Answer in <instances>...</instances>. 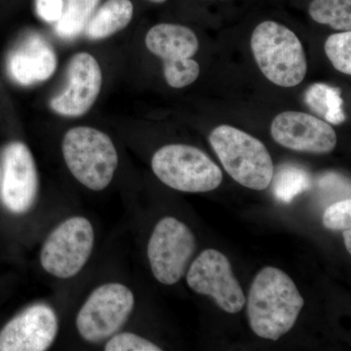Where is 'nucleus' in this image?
<instances>
[{"mask_svg": "<svg viewBox=\"0 0 351 351\" xmlns=\"http://www.w3.org/2000/svg\"><path fill=\"white\" fill-rule=\"evenodd\" d=\"M304 304L288 274L276 267H265L254 279L247 300L252 331L260 338L277 341L294 327Z\"/></svg>", "mask_w": 351, "mask_h": 351, "instance_id": "obj_1", "label": "nucleus"}, {"mask_svg": "<svg viewBox=\"0 0 351 351\" xmlns=\"http://www.w3.org/2000/svg\"><path fill=\"white\" fill-rule=\"evenodd\" d=\"M251 49L267 80L280 87L301 84L307 73L304 46L294 32L280 23L265 21L251 36Z\"/></svg>", "mask_w": 351, "mask_h": 351, "instance_id": "obj_2", "label": "nucleus"}, {"mask_svg": "<svg viewBox=\"0 0 351 351\" xmlns=\"http://www.w3.org/2000/svg\"><path fill=\"white\" fill-rule=\"evenodd\" d=\"M209 142L235 182L254 191H263L271 184L274 162L257 138L233 126L219 125L210 133Z\"/></svg>", "mask_w": 351, "mask_h": 351, "instance_id": "obj_3", "label": "nucleus"}, {"mask_svg": "<svg viewBox=\"0 0 351 351\" xmlns=\"http://www.w3.org/2000/svg\"><path fill=\"white\" fill-rule=\"evenodd\" d=\"M64 162L80 184L94 191H103L112 181L119 156L107 134L91 127H75L64 136Z\"/></svg>", "mask_w": 351, "mask_h": 351, "instance_id": "obj_4", "label": "nucleus"}, {"mask_svg": "<svg viewBox=\"0 0 351 351\" xmlns=\"http://www.w3.org/2000/svg\"><path fill=\"white\" fill-rule=\"evenodd\" d=\"M152 168L163 184L184 193H207L223 182L221 168L193 145H164L152 156Z\"/></svg>", "mask_w": 351, "mask_h": 351, "instance_id": "obj_5", "label": "nucleus"}, {"mask_svg": "<svg viewBox=\"0 0 351 351\" xmlns=\"http://www.w3.org/2000/svg\"><path fill=\"white\" fill-rule=\"evenodd\" d=\"M93 226L83 217L63 221L48 235L43 246L40 263L51 276L71 278L83 269L93 250Z\"/></svg>", "mask_w": 351, "mask_h": 351, "instance_id": "obj_6", "label": "nucleus"}, {"mask_svg": "<svg viewBox=\"0 0 351 351\" xmlns=\"http://www.w3.org/2000/svg\"><path fill=\"white\" fill-rule=\"evenodd\" d=\"M135 299L128 287L108 283L94 290L76 317L78 332L89 343H99L121 329L133 311Z\"/></svg>", "mask_w": 351, "mask_h": 351, "instance_id": "obj_7", "label": "nucleus"}, {"mask_svg": "<svg viewBox=\"0 0 351 351\" xmlns=\"http://www.w3.org/2000/svg\"><path fill=\"white\" fill-rule=\"evenodd\" d=\"M195 250V234L186 223L173 217L160 219L147 245L152 274L164 285H174L184 277Z\"/></svg>", "mask_w": 351, "mask_h": 351, "instance_id": "obj_8", "label": "nucleus"}, {"mask_svg": "<svg viewBox=\"0 0 351 351\" xmlns=\"http://www.w3.org/2000/svg\"><path fill=\"white\" fill-rule=\"evenodd\" d=\"M186 282L197 294L213 298L219 308L226 313H239L246 302L230 261L215 249L203 251L191 263Z\"/></svg>", "mask_w": 351, "mask_h": 351, "instance_id": "obj_9", "label": "nucleus"}, {"mask_svg": "<svg viewBox=\"0 0 351 351\" xmlns=\"http://www.w3.org/2000/svg\"><path fill=\"white\" fill-rule=\"evenodd\" d=\"M270 134L281 147L307 154H330L338 143L331 124L302 112L277 114L270 126Z\"/></svg>", "mask_w": 351, "mask_h": 351, "instance_id": "obj_10", "label": "nucleus"}, {"mask_svg": "<svg viewBox=\"0 0 351 351\" xmlns=\"http://www.w3.org/2000/svg\"><path fill=\"white\" fill-rule=\"evenodd\" d=\"M66 80L63 91L51 99V110L62 117H82L93 107L100 94V64L91 54L77 53L69 62Z\"/></svg>", "mask_w": 351, "mask_h": 351, "instance_id": "obj_11", "label": "nucleus"}, {"mask_svg": "<svg viewBox=\"0 0 351 351\" xmlns=\"http://www.w3.org/2000/svg\"><path fill=\"white\" fill-rule=\"evenodd\" d=\"M38 193V175L29 147L21 142L6 147L3 154L2 202L15 214H24L34 205Z\"/></svg>", "mask_w": 351, "mask_h": 351, "instance_id": "obj_12", "label": "nucleus"}, {"mask_svg": "<svg viewBox=\"0 0 351 351\" xmlns=\"http://www.w3.org/2000/svg\"><path fill=\"white\" fill-rule=\"evenodd\" d=\"M58 318L52 307L36 304L14 317L0 332V351H44L54 343Z\"/></svg>", "mask_w": 351, "mask_h": 351, "instance_id": "obj_13", "label": "nucleus"}, {"mask_svg": "<svg viewBox=\"0 0 351 351\" xmlns=\"http://www.w3.org/2000/svg\"><path fill=\"white\" fill-rule=\"evenodd\" d=\"M54 48L38 34L25 36L10 53L7 68L11 77L24 86L49 80L57 69Z\"/></svg>", "mask_w": 351, "mask_h": 351, "instance_id": "obj_14", "label": "nucleus"}, {"mask_svg": "<svg viewBox=\"0 0 351 351\" xmlns=\"http://www.w3.org/2000/svg\"><path fill=\"white\" fill-rule=\"evenodd\" d=\"M145 46L163 63L191 59L199 49V40L188 27L176 24H158L145 36Z\"/></svg>", "mask_w": 351, "mask_h": 351, "instance_id": "obj_15", "label": "nucleus"}, {"mask_svg": "<svg viewBox=\"0 0 351 351\" xmlns=\"http://www.w3.org/2000/svg\"><path fill=\"white\" fill-rule=\"evenodd\" d=\"M134 6L130 0H107L96 9L84 29L92 40L110 38L130 24Z\"/></svg>", "mask_w": 351, "mask_h": 351, "instance_id": "obj_16", "label": "nucleus"}, {"mask_svg": "<svg viewBox=\"0 0 351 351\" xmlns=\"http://www.w3.org/2000/svg\"><path fill=\"white\" fill-rule=\"evenodd\" d=\"M304 101L307 107L328 123L339 125L346 121L343 101L339 88L324 83H315L306 90Z\"/></svg>", "mask_w": 351, "mask_h": 351, "instance_id": "obj_17", "label": "nucleus"}, {"mask_svg": "<svg viewBox=\"0 0 351 351\" xmlns=\"http://www.w3.org/2000/svg\"><path fill=\"white\" fill-rule=\"evenodd\" d=\"M100 2L101 0H64L61 17L55 25L57 36L73 39L82 34Z\"/></svg>", "mask_w": 351, "mask_h": 351, "instance_id": "obj_18", "label": "nucleus"}, {"mask_svg": "<svg viewBox=\"0 0 351 351\" xmlns=\"http://www.w3.org/2000/svg\"><path fill=\"white\" fill-rule=\"evenodd\" d=\"M274 193L277 199L290 203L295 196L311 189V178L307 171L294 164L280 166L274 173Z\"/></svg>", "mask_w": 351, "mask_h": 351, "instance_id": "obj_19", "label": "nucleus"}, {"mask_svg": "<svg viewBox=\"0 0 351 351\" xmlns=\"http://www.w3.org/2000/svg\"><path fill=\"white\" fill-rule=\"evenodd\" d=\"M308 13L318 24L329 25L336 31L351 29V0H313Z\"/></svg>", "mask_w": 351, "mask_h": 351, "instance_id": "obj_20", "label": "nucleus"}, {"mask_svg": "<svg viewBox=\"0 0 351 351\" xmlns=\"http://www.w3.org/2000/svg\"><path fill=\"white\" fill-rule=\"evenodd\" d=\"M325 53L332 66L343 73L351 75V32L332 34L324 45Z\"/></svg>", "mask_w": 351, "mask_h": 351, "instance_id": "obj_21", "label": "nucleus"}, {"mask_svg": "<svg viewBox=\"0 0 351 351\" xmlns=\"http://www.w3.org/2000/svg\"><path fill=\"white\" fill-rule=\"evenodd\" d=\"M163 64L166 82L177 89L193 84L200 75L199 64L193 58Z\"/></svg>", "mask_w": 351, "mask_h": 351, "instance_id": "obj_22", "label": "nucleus"}, {"mask_svg": "<svg viewBox=\"0 0 351 351\" xmlns=\"http://www.w3.org/2000/svg\"><path fill=\"white\" fill-rule=\"evenodd\" d=\"M106 351H161L160 348L132 332L115 335L105 346Z\"/></svg>", "mask_w": 351, "mask_h": 351, "instance_id": "obj_23", "label": "nucleus"}, {"mask_svg": "<svg viewBox=\"0 0 351 351\" xmlns=\"http://www.w3.org/2000/svg\"><path fill=\"white\" fill-rule=\"evenodd\" d=\"M323 225L328 230H345L351 226V200L345 199L328 207L323 214Z\"/></svg>", "mask_w": 351, "mask_h": 351, "instance_id": "obj_24", "label": "nucleus"}, {"mask_svg": "<svg viewBox=\"0 0 351 351\" xmlns=\"http://www.w3.org/2000/svg\"><path fill=\"white\" fill-rule=\"evenodd\" d=\"M64 0H36V13L41 20L56 23L63 11Z\"/></svg>", "mask_w": 351, "mask_h": 351, "instance_id": "obj_25", "label": "nucleus"}, {"mask_svg": "<svg viewBox=\"0 0 351 351\" xmlns=\"http://www.w3.org/2000/svg\"><path fill=\"white\" fill-rule=\"evenodd\" d=\"M343 240H345V245L346 250H348V253H351V230L350 228H348V230H343Z\"/></svg>", "mask_w": 351, "mask_h": 351, "instance_id": "obj_26", "label": "nucleus"}, {"mask_svg": "<svg viewBox=\"0 0 351 351\" xmlns=\"http://www.w3.org/2000/svg\"><path fill=\"white\" fill-rule=\"evenodd\" d=\"M147 1L154 2V3L161 4L164 3V2L167 1V0H147Z\"/></svg>", "mask_w": 351, "mask_h": 351, "instance_id": "obj_27", "label": "nucleus"}]
</instances>
